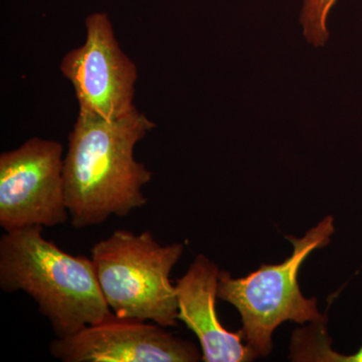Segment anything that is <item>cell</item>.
<instances>
[{
  "label": "cell",
  "mask_w": 362,
  "mask_h": 362,
  "mask_svg": "<svg viewBox=\"0 0 362 362\" xmlns=\"http://www.w3.org/2000/svg\"><path fill=\"white\" fill-rule=\"evenodd\" d=\"M334 232V218L327 216L303 238L286 237L293 245V252L283 263L264 264L242 278L221 270L218 298L239 311L243 334L256 358L271 354L274 331L285 321L300 325L327 321L318 310L316 298L308 299L302 294L298 274L312 252L330 244Z\"/></svg>",
  "instance_id": "277c9868"
},
{
  "label": "cell",
  "mask_w": 362,
  "mask_h": 362,
  "mask_svg": "<svg viewBox=\"0 0 362 362\" xmlns=\"http://www.w3.org/2000/svg\"><path fill=\"white\" fill-rule=\"evenodd\" d=\"M221 270L204 255H197L187 273L176 281L178 320L197 335L202 361L246 362L256 359L243 331L223 327L216 312Z\"/></svg>",
  "instance_id": "ba28073f"
},
{
  "label": "cell",
  "mask_w": 362,
  "mask_h": 362,
  "mask_svg": "<svg viewBox=\"0 0 362 362\" xmlns=\"http://www.w3.org/2000/svg\"><path fill=\"white\" fill-rule=\"evenodd\" d=\"M156 127L137 108L117 120L78 114L64 158L66 206L78 230L124 218L147 204L153 173L135 159L136 145Z\"/></svg>",
  "instance_id": "6da1fadb"
},
{
  "label": "cell",
  "mask_w": 362,
  "mask_h": 362,
  "mask_svg": "<svg viewBox=\"0 0 362 362\" xmlns=\"http://www.w3.org/2000/svg\"><path fill=\"white\" fill-rule=\"evenodd\" d=\"M185 245H161L151 232L117 230L90 250L102 294L121 318L151 321L162 327L178 323L176 287L170 273Z\"/></svg>",
  "instance_id": "3957f363"
},
{
  "label": "cell",
  "mask_w": 362,
  "mask_h": 362,
  "mask_svg": "<svg viewBox=\"0 0 362 362\" xmlns=\"http://www.w3.org/2000/svg\"><path fill=\"white\" fill-rule=\"evenodd\" d=\"M85 26L84 44L66 52L59 70L73 86L78 114L117 120L136 108L137 66L121 49L108 14H90Z\"/></svg>",
  "instance_id": "8992f818"
},
{
  "label": "cell",
  "mask_w": 362,
  "mask_h": 362,
  "mask_svg": "<svg viewBox=\"0 0 362 362\" xmlns=\"http://www.w3.org/2000/svg\"><path fill=\"white\" fill-rule=\"evenodd\" d=\"M49 352L64 362H197L202 354L148 321L113 316L71 337L52 340Z\"/></svg>",
  "instance_id": "52a82bcc"
},
{
  "label": "cell",
  "mask_w": 362,
  "mask_h": 362,
  "mask_svg": "<svg viewBox=\"0 0 362 362\" xmlns=\"http://www.w3.org/2000/svg\"><path fill=\"white\" fill-rule=\"evenodd\" d=\"M337 0H304L301 21L304 35L310 44L323 45L327 42V18Z\"/></svg>",
  "instance_id": "9c48e42d"
},
{
  "label": "cell",
  "mask_w": 362,
  "mask_h": 362,
  "mask_svg": "<svg viewBox=\"0 0 362 362\" xmlns=\"http://www.w3.org/2000/svg\"><path fill=\"white\" fill-rule=\"evenodd\" d=\"M64 147L33 137L0 156V226L52 228L70 218L64 180Z\"/></svg>",
  "instance_id": "5b68a950"
},
{
  "label": "cell",
  "mask_w": 362,
  "mask_h": 362,
  "mask_svg": "<svg viewBox=\"0 0 362 362\" xmlns=\"http://www.w3.org/2000/svg\"><path fill=\"white\" fill-rule=\"evenodd\" d=\"M44 226L6 232L0 238V288L35 300L58 338L71 337L113 316L92 259L73 256L45 239Z\"/></svg>",
  "instance_id": "7a4b0ae2"
}]
</instances>
